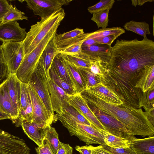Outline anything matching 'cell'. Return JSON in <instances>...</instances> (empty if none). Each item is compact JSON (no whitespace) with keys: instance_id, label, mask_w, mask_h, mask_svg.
Listing matches in <instances>:
<instances>
[{"instance_id":"obj_1","label":"cell","mask_w":154,"mask_h":154,"mask_svg":"<svg viewBox=\"0 0 154 154\" xmlns=\"http://www.w3.org/2000/svg\"><path fill=\"white\" fill-rule=\"evenodd\" d=\"M154 65V42L146 37L142 40H118L112 47L106 72L135 86L143 71Z\"/></svg>"},{"instance_id":"obj_2","label":"cell","mask_w":154,"mask_h":154,"mask_svg":"<svg viewBox=\"0 0 154 154\" xmlns=\"http://www.w3.org/2000/svg\"><path fill=\"white\" fill-rule=\"evenodd\" d=\"M81 95L87 103L121 122L133 135H139L143 137L154 136V125L142 108H135L125 103L116 106L102 100L85 91Z\"/></svg>"},{"instance_id":"obj_3","label":"cell","mask_w":154,"mask_h":154,"mask_svg":"<svg viewBox=\"0 0 154 154\" xmlns=\"http://www.w3.org/2000/svg\"><path fill=\"white\" fill-rule=\"evenodd\" d=\"M65 15L64 9L61 8L50 16L41 18L40 21L31 26L22 42L25 55L31 52L52 29L60 25Z\"/></svg>"},{"instance_id":"obj_4","label":"cell","mask_w":154,"mask_h":154,"mask_svg":"<svg viewBox=\"0 0 154 154\" xmlns=\"http://www.w3.org/2000/svg\"><path fill=\"white\" fill-rule=\"evenodd\" d=\"M55 115L57 120L67 129L71 136H76L87 145L105 144L102 134L92 126L79 123L64 110L61 115L56 114Z\"/></svg>"},{"instance_id":"obj_5","label":"cell","mask_w":154,"mask_h":154,"mask_svg":"<svg viewBox=\"0 0 154 154\" xmlns=\"http://www.w3.org/2000/svg\"><path fill=\"white\" fill-rule=\"evenodd\" d=\"M59 26L54 27L31 52L25 55L15 73L21 82L29 83L45 47L56 33Z\"/></svg>"},{"instance_id":"obj_6","label":"cell","mask_w":154,"mask_h":154,"mask_svg":"<svg viewBox=\"0 0 154 154\" xmlns=\"http://www.w3.org/2000/svg\"><path fill=\"white\" fill-rule=\"evenodd\" d=\"M40 57L29 83L33 87L43 101L50 118L54 122L57 119L53 110L47 82V74Z\"/></svg>"},{"instance_id":"obj_7","label":"cell","mask_w":154,"mask_h":154,"mask_svg":"<svg viewBox=\"0 0 154 154\" xmlns=\"http://www.w3.org/2000/svg\"><path fill=\"white\" fill-rule=\"evenodd\" d=\"M87 104L103 125L106 131L115 136L130 140L136 138L123 124L116 118L104 113L93 106Z\"/></svg>"},{"instance_id":"obj_8","label":"cell","mask_w":154,"mask_h":154,"mask_svg":"<svg viewBox=\"0 0 154 154\" xmlns=\"http://www.w3.org/2000/svg\"><path fill=\"white\" fill-rule=\"evenodd\" d=\"M27 84L32 109L31 122L43 128L51 126V125L55 122L49 117L43 101L33 86L29 83Z\"/></svg>"},{"instance_id":"obj_9","label":"cell","mask_w":154,"mask_h":154,"mask_svg":"<svg viewBox=\"0 0 154 154\" xmlns=\"http://www.w3.org/2000/svg\"><path fill=\"white\" fill-rule=\"evenodd\" d=\"M25 141L0 129V154H30Z\"/></svg>"},{"instance_id":"obj_10","label":"cell","mask_w":154,"mask_h":154,"mask_svg":"<svg viewBox=\"0 0 154 154\" xmlns=\"http://www.w3.org/2000/svg\"><path fill=\"white\" fill-rule=\"evenodd\" d=\"M22 42H6L1 45L9 73L15 74L24 56Z\"/></svg>"},{"instance_id":"obj_11","label":"cell","mask_w":154,"mask_h":154,"mask_svg":"<svg viewBox=\"0 0 154 154\" xmlns=\"http://www.w3.org/2000/svg\"><path fill=\"white\" fill-rule=\"evenodd\" d=\"M72 0H26L27 7L32 10L34 14L41 18L48 17L60 9L63 6L67 5Z\"/></svg>"},{"instance_id":"obj_12","label":"cell","mask_w":154,"mask_h":154,"mask_svg":"<svg viewBox=\"0 0 154 154\" xmlns=\"http://www.w3.org/2000/svg\"><path fill=\"white\" fill-rule=\"evenodd\" d=\"M67 102L69 105L88 120L94 128L98 130L105 131L103 125L91 110L81 94L69 95Z\"/></svg>"},{"instance_id":"obj_13","label":"cell","mask_w":154,"mask_h":154,"mask_svg":"<svg viewBox=\"0 0 154 154\" xmlns=\"http://www.w3.org/2000/svg\"><path fill=\"white\" fill-rule=\"evenodd\" d=\"M112 48L111 46L99 44L82 46V52L78 56L89 61H100L106 64L110 58Z\"/></svg>"},{"instance_id":"obj_14","label":"cell","mask_w":154,"mask_h":154,"mask_svg":"<svg viewBox=\"0 0 154 154\" xmlns=\"http://www.w3.org/2000/svg\"><path fill=\"white\" fill-rule=\"evenodd\" d=\"M27 32L17 21L0 23V41L21 42L25 38Z\"/></svg>"},{"instance_id":"obj_15","label":"cell","mask_w":154,"mask_h":154,"mask_svg":"<svg viewBox=\"0 0 154 154\" xmlns=\"http://www.w3.org/2000/svg\"><path fill=\"white\" fill-rule=\"evenodd\" d=\"M47 82L48 89L53 110L57 114L60 115L64 107L68 104L69 95L58 86L47 74Z\"/></svg>"},{"instance_id":"obj_16","label":"cell","mask_w":154,"mask_h":154,"mask_svg":"<svg viewBox=\"0 0 154 154\" xmlns=\"http://www.w3.org/2000/svg\"><path fill=\"white\" fill-rule=\"evenodd\" d=\"M88 33H85L83 29L76 28L62 34L55 35L56 45L59 51L63 50L77 42L85 40Z\"/></svg>"},{"instance_id":"obj_17","label":"cell","mask_w":154,"mask_h":154,"mask_svg":"<svg viewBox=\"0 0 154 154\" xmlns=\"http://www.w3.org/2000/svg\"><path fill=\"white\" fill-rule=\"evenodd\" d=\"M85 91L102 100L116 106L121 105L125 103L116 94L102 82L94 86L86 89Z\"/></svg>"},{"instance_id":"obj_18","label":"cell","mask_w":154,"mask_h":154,"mask_svg":"<svg viewBox=\"0 0 154 154\" xmlns=\"http://www.w3.org/2000/svg\"><path fill=\"white\" fill-rule=\"evenodd\" d=\"M0 110L9 115L13 122L16 123L19 113L9 95L6 79L0 84Z\"/></svg>"},{"instance_id":"obj_19","label":"cell","mask_w":154,"mask_h":154,"mask_svg":"<svg viewBox=\"0 0 154 154\" xmlns=\"http://www.w3.org/2000/svg\"><path fill=\"white\" fill-rule=\"evenodd\" d=\"M20 126L29 138L35 142L38 146L43 143L47 128L40 127L31 121H23Z\"/></svg>"},{"instance_id":"obj_20","label":"cell","mask_w":154,"mask_h":154,"mask_svg":"<svg viewBox=\"0 0 154 154\" xmlns=\"http://www.w3.org/2000/svg\"><path fill=\"white\" fill-rule=\"evenodd\" d=\"M6 79L9 95L19 113L20 107L21 82L17 77L15 74L9 73Z\"/></svg>"},{"instance_id":"obj_21","label":"cell","mask_w":154,"mask_h":154,"mask_svg":"<svg viewBox=\"0 0 154 154\" xmlns=\"http://www.w3.org/2000/svg\"><path fill=\"white\" fill-rule=\"evenodd\" d=\"M135 87L140 89L143 93L154 88V65L145 67L137 81Z\"/></svg>"},{"instance_id":"obj_22","label":"cell","mask_w":154,"mask_h":154,"mask_svg":"<svg viewBox=\"0 0 154 154\" xmlns=\"http://www.w3.org/2000/svg\"><path fill=\"white\" fill-rule=\"evenodd\" d=\"M131 148L137 154H154V137L131 140Z\"/></svg>"},{"instance_id":"obj_23","label":"cell","mask_w":154,"mask_h":154,"mask_svg":"<svg viewBox=\"0 0 154 154\" xmlns=\"http://www.w3.org/2000/svg\"><path fill=\"white\" fill-rule=\"evenodd\" d=\"M64 61L76 94H81L86 88L83 79L77 67L64 59Z\"/></svg>"},{"instance_id":"obj_24","label":"cell","mask_w":154,"mask_h":154,"mask_svg":"<svg viewBox=\"0 0 154 154\" xmlns=\"http://www.w3.org/2000/svg\"><path fill=\"white\" fill-rule=\"evenodd\" d=\"M55 35L45 47L40 57L45 70L48 72L54 58L58 54L59 50L55 42Z\"/></svg>"},{"instance_id":"obj_25","label":"cell","mask_w":154,"mask_h":154,"mask_svg":"<svg viewBox=\"0 0 154 154\" xmlns=\"http://www.w3.org/2000/svg\"><path fill=\"white\" fill-rule=\"evenodd\" d=\"M98 131L102 134L106 145L114 148H127L130 147L131 140L115 136L104 130Z\"/></svg>"},{"instance_id":"obj_26","label":"cell","mask_w":154,"mask_h":154,"mask_svg":"<svg viewBox=\"0 0 154 154\" xmlns=\"http://www.w3.org/2000/svg\"><path fill=\"white\" fill-rule=\"evenodd\" d=\"M51 65L62 79L74 89L61 54L58 53L56 55Z\"/></svg>"},{"instance_id":"obj_27","label":"cell","mask_w":154,"mask_h":154,"mask_svg":"<svg viewBox=\"0 0 154 154\" xmlns=\"http://www.w3.org/2000/svg\"><path fill=\"white\" fill-rule=\"evenodd\" d=\"M125 29L143 36L144 38L150 34L149 26L145 21L136 22L133 20L126 23L124 25Z\"/></svg>"},{"instance_id":"obj_28","label":"cell","mask_w":154,"mask_h":154,"mask_svg":"<svg viewBox=\"0 0 154 154\" xmlns=\"http://www.w3.org/2000/svg\"><path fill=\"white\" fill-rule=\"evenodd\" d=\"M48 73L55 83L63 89L67 94L70 95L76 94L74 89L62 79L51 65Z\"/></svg>"},{"instance_id":"obj_29","label":"cell","mask_w":154,"mask_h":154,"mask_svg":"<svg viewBox=\"0 0 154 154\" xmlns=\"http://www.w3.org/2000/svg\"><path fill=\"white\" fill-rule=\"evenodd\" d=\"M77 68L86 83V89L101 82L100 76L93 73L89 68L80 67Z\"/></svg>"},{"instance_id":"obj_30","label":"cell","mask_w":154,"mask_h":154,"mask_svg":"<svg viewBox=\"0 0 154 154\" xmlns=\"http://www.w3.org/2000/svg\"><path fill=\"white\" fill-rule=\"evenodd\" d=\"M125 32V30L120 27L102 28L94 32L88 33L87 39H94L111 35H114L118 37Z\"/></svg>"},{"instance_id":"obj_31","label":"cell","mask_w":154,"mask_h":154,"mask_svg":"<svg viewBox=\"0 0 154 154\" xmlns=\"http://www.w3.org/2000/svg\"><path fill=\"white\" fill-rule=\"evenodd\" d=\"M44 140L48 143L53 153L56 154L60 142L54 128L51 126L47 128Z\"/></svg>"},{"instance_id":"obj_32","label":"cell","mask_w":154,"mask_h":154,"mask_svg":"<svg viewBox=\"0 0 154 154\" xmlns=\"http://www.w3.org/2000/svg\"><path fill=\"white\" fill-rule=\"evenodd\" d=\"M28 20V17L25 13L18 9L16 7L11 4L10 8L5 14L0 23L16 21L19 20Z\"/></svg>"},{"instance_id":"obj_33","label":"cell","mask_w":154,"mask_h":154,"mask_svg":"<svg viewBox=\"0 0 154 154\" xmlns=\"http://www.w3.org/2000/svg\"><path fill=\"white\" fill-rule=\"evenodd\" d=\"M109 10V9H107L93 14L91 20L96 23L98 28H105L107 26Z\"/></svg>"},{"instance_id":"obj_34","label":"cell","mask_w":154,"mask_h":154,"mask_svg":"<svg viewBox=\"0 0 154 154\" xmlns=\"http://www.w3.org/2000/svg\"><path fill=\"white\" fill-rule=\"evenodd\" d=\"M31 102L27 83L22 82L20 99V107L19 112L25 110Z\"/></svg>"},{"instance_id":"obj_35","label":"cell","mask_w":154,"mask_h":154,"mask_svg":"<svg viewBox=\"0 0 154 154\" xmlns=\"http://www.w3.org/2000/svg\"><path fill=\"white\" fill-rule=\"evenodd\" d=\"M63 59L77 67L89 68L90 61L78 56L62 54Z\"/></svg>"},{"instance_id":"obj_36","label":"cell","mask_w":154,"mask_h":154,"mask_svg":"<svg viewBox=\"0 0 154 154\" xmlns=\"http://www.w3.org/2000/svg\"><path fill=\"white\" fill-rule=\"evenodd\" d=\"M114 0H101L96 4L88 7V11L91 14L99 12L112 8L115 2Z\"/></svg>"},{"instance_id":"obj_37","label":"cell","mask_w":154,"mask_h":154,"mask_svg":"<svg viewBox=\"0 0 154 154\" xmlns=\"http://www.w3.org/2000/svg\"><path fill=\"white\" fill-rule=\"evenodd\" d=\"M63 110L67 112L79 123L83 125L92 126L90 122L88 120L69 104L64 107Z\"/></svg>"},{"instance_id":"obj_38","label":"cell","mask_w":154,"mask_h":154,"mask_svg":"<svg viewBox=\"0 0 154 154\" xmlns=\"http://www.w3.org/2000/svg\"><path fill=\"white\" fill-rule=\"evenodd\" d=\"M84 41L75 43L63 50L59 51L58 53L78 56L82 52V45Z\"/></svg>"},{"instance_id":"obj_39","label":"cell","mask_w":154,"mask_h":154,"mask_svg":"<svg viewBox=\"0 0 154 154\" xmlns=\"http://www.w3.org/2000/svg\"><path fill=\"white\" fill-rule=\"evenodd\" d=\"M90 61L91 71L94 74L99 75H103L106 71L104 63L100 61Z\"/></svg>"},{"instance_id":"obj_40","label":"cell","mask_w":154,"mask_h":154,"mask_svg":"<svg viewBox=\"0 0 154 154\" xmlns=\"http://www.w3.org/2000/svg\"><path fill=\"white\" fill-rule=\"evenodd\" d=\"M9 74L8 67L6 62L2 48L0 45V81Z\"/></svg>"},{"instance_id":"obj_41","label":"cell","mask_w":154,"mask_h":154,"mask_svg":"<svg viewBox=\"0 0 154 154\" xmlns=\"http://www.w3.org/2000/svg\"><path fill=\"white\" fill-rule=\"evenodd\" d=\"M100 145L103 149L113 154H137L131 147L118 148L112 147L106 144Z\"/></svg>"},{"instance_id":"obj_42","label":"cell","mask_w":154,"mask_h":154,"mask_svg":"<svg viewBox=\"0 0 154 154\" xmlns=\"http://www.w3.org/2000/svg\"><path fill=\"white\" fill-rule=\"evenodd\" d=\"M118 37L114 35L94 38L96 42L99 44L108 45L111 46L113 42Z\"/></svg>"},{"instance_id":"obj_43","label":"cell","mask_w":154,"mask_h":154,"mask_svg":"<svg viewBox=\"0 0 154 154\" xmlns=\"http://www.w3.org/2000/svg\"><path fill=\"white\" fill-rule=\"evenodd\" d=\"M72 148L68 144L60 142L56 154H72Z\"/></svg>"},{"instance_id":"obj_44","label":"cell","mask_w":154,"mask_h":154,"mask_svg":"<svg viewBox=\"0 0 154 154\" xmlns=\"http://www.w3.org/2000/svg\"><path fill=\"white\" fill-rule=\"evenodd\" d=\"M11 5L6 0H0V23L8 11Z\"/></svg>"},{"instance_id":"obj_45","label":"cell","mask_w":154,"mask_h":154,"mask_svg":"<svg viewBox=\"0 0 154 154\" xmlns=\"http://www.w3.org/2000/svg\"><path fill=\"white\" fill-rule=\"evenodd\" d=\"M35 150L37 154H54L48 144L45 140H44L43 144L35 148Z\"/></svg>"},{"instance_id":"obj_46","label":"cell","mask_w":154,"mask_h":154,"mask_svg":"<svg viewBox=\"0 0 154 154\" xmlns=\"http://www.w3.org/2000/svg\"><path fill=\"white\" fill-rule=\"evenodd\" d=\"M88 146L91 150L92 154H113L103 149L100 145L96 146L91 145Z\"/></svg>"},{"instance_id":"obj_47","label":"cell","mask_w":154,"mask_h":154,"mask_svg":"<svg viewBox=\"0 0 154 154\" xmlns=\"http://www.w3.org/2000/svg\"><path fill=\"white\" fill-rule=\"evenodd\" d=\"M146 99L147 104L149 107L150 105H154V88L150 90L147 91Z\"/></svg>"},{"instance_id":"obj_48","label":"cell","mask_w":154,"mask_h":154,"mask_svg":"<svg viewBox=\"0 0 154 154\" xmlns=\"http://www.w3.org/2000/svg\"><path fill=\"white\" fill-rule=\"evenodd\" d=\"M75 149L80 153V154H92L91 150L88 145L80 146H76Z\"/></svg>"},{"instance_id":"obj_49","label":"cell","mask_w":154,"mask_h":154,"mask_svg":"<svg viewBox=\"0 0 154 154\" xmlns=\"http://www.w3.org/2000/svg\"><path fill=\"white\" fill-rule=\"evenodd\" d=\"M153 2V0H132L131 5L134 7H136L137 5L142 6L147 2Z\"/></svg>"},{"instance_id":"obj_50","label":"cell","mask_w":154,"mask_h":154,"mask_svg":"<svg viewBox=\"0 0 154 154\" xmlns=\"http://www.w3.org/2000/svg\"><path fill=\"white\" fill-rule=\"evenodd\" d=\"M97 44H98L96 42L94 39L93 38H89L84 41L82 46H90Z\"/></svg>"},{"instance_id":"obj_51","label":"cell","mask_w":154,"mask_h":154,"mask_svg":"<svg viewBox=\"0 0 154 154\" xmlns=\"http://www.w3.org/2000/svg\"><path fill=\"white\" fill-rule=\"evenodd\" d=\"M11 119V117L9 115L0 110V120Z\"/></svg>"}]
</instances>
